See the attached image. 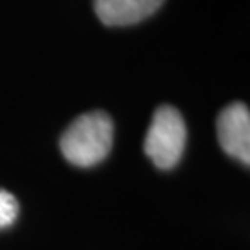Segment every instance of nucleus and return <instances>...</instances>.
Returning a JSON list of instances; mask_svg holds the SVG:
<instances>
[{
	"instance_id": "2",
	"label": "nucleus",
	"mask_w": 250,
	"mask_h": 250,
	"mask_svg": "<svg viewBox=\"0 0 250 250\" xmlns=\"http://www.w3.org/2000/svg\"><path fill=\"white\" fill-rule=\"evenodd\" d=\"M186 125L172 106H161L152 117L145 137V154L160 169H172L182 158L186 146Z\"/></svg>"
},
{
	"instance_id": "1",
	"label": "nucleus",
	"mask_w": 250,
	"mask_h": 250,
	"mask_svg": "<svg viewBox=\"0 0 250 250\" xmlns=\"http://www.w3.org/2000/svg\"><path fill=\"white\" fill-rule=\"evenodd\" d=\"M113 143V123L104 111L78 117L62 137V154L76 167H93L106 158Z\"/></svg>"
},
{
	"instance_id": "4",
	"label": "nucleus",
	"mask_w": 250,
	"mask_h": 250,
	"mask_svg": "<svg viewBox=\"0 0 250 250\" xmlns=\"http://www.w3.org/2000/svg\"><path fill=\"white\" fill-rule=\"evenodd\" d=\"M165 0H95V11L107 26H128L158 11Z\"/></svg>"
},
{
	"instance_id": "3",
	"label": "nucleus",
	"mask_w": 250,
	"mask_h": 250,
	"mask_svg": "<svg viewBox=\"0 0 250 250\" xmlns=\"http://www.w3.org/2000/svg\"><path fill=\"white\" fill-rule=\"evenodd\" d=\"M219 143L226 154L250 163V111L245 104H230L217 119Z\"/></svg>"
},
{
	"instance_id": "5",
	"label": "nucleus",
	"mask_w": 250,
	"mask_h": 250,
	"mask_svg": "<svg viewBox=\"0 0 250 250\" xmlns=\"http://www.w3.org/2000/svg\"><path fill=\"white\" fill-rule=\"evenodd\" d=\"M19 215V204L15 197L0 189V228H6L17 219Z\"/></svg>"
}]
</instances>
